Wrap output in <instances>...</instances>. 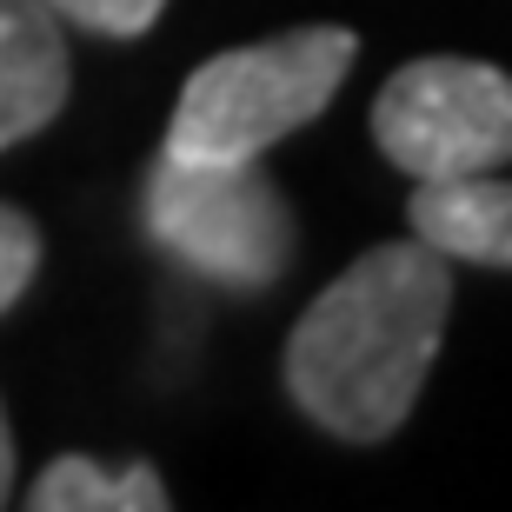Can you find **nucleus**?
<instances>
[{
	"instance_id": "f257e3e1",
	"label": "nucleus",
	"mask_w": 512,
	"mask_h": 512,
	"mask_svg": "<svg viewBox=\"0 0 512 512\" xmlns=\"http://www.w3.org/2000/svg\"><path fill=\"white\" fill-rule=\"evenodd\" d=\"M426 240L373 247L300 313L286 340V393L320 433L373 446L406 426L439 360L453 273Z\"/></svg>"
},
{
	"instance_id": "f03ea898",
	"label": "nucleus",
	"mask_w": 512,
	"mask_h": 512,
	"mask_svg": "<svg viewBox=\"0 0 512 512\" xmlns=\"http://www.w3.org/2000/svg\"><path fill=\"white\" fill-rule=\"evenodd\" d=\"M360 54V40L346 27H293V34L227 47L200 60L173 100L167 147L180 160H260L280 147L286 133L326 114V100L340 94L346 67Z\"/></svg>"
},
{
	"instance_id": "7ed1b4c3",
	"label": "nucleus",
	"mask_w": 512,
	"mask_h": 512,
	"mask_svg": "<svg viewBox=\"0 0 512 512\" xmlns=\"http://www.w3.org/2000/svg\"><path fill=\"white\" fill-rule=\"evenodd\" d=\"M147 240L187 273L227 286V293H260L293 260V207L253 160H180L160 153L140 193Z\"/></svg>"
},
{
	"instance_id": "20e7f679",
	"label": "nucleus",
	"mask_w": 512,
	"mask_h": 512,
	"mask_svg": "<svg viewBox=\"0 0 512 512\" xmlns=\"http://www.w3.org/2000/svg\"><path fill=\"white\" fill-rule=\"evenodd\" d=\"M373 140L413 180H466L512 160V74L486 60H406L373 100Z\"/></svg>"
},
{
	"instance_id": "39448f33",
	"label": "nucleus",
	"mask_w": 512,
	"mask_h": 512,
	"mask_svg": "<svg viewBox=\"0 0 512 512\" xmlns=\"http://www.w3.org/2000/svg\"><path fill=\"white\" fill-rule=\"evenodd\" d=\"M74 60L47 0H0V153L34 140L67 107Z\"/></svg>"
},
{
	"instance_id": "423d86ee",
	"label": "nucleus",
	"mask_w": 512,
	"mask_h": 512,
	"mask_svg": "<svg viewBox=\"0 0 512 512\" xmlns=\"http://www.w3.org/2000/svg\"><path fill=\"white\" fill-rule=\"evenodd\" d=\"M406 220H413V240H426L446 260L512 266V180H499V173L419 180Z\"/></svg>"
},
{
	"instance_id": "0eeeda50",
	"label": "nucleus",
	"mask_w": 512,
	"mask_h": 512,
	"mask_svg": "<svg viewBox=\"0 0 512 512\" xmlns=\"http://www.w3.org/2000/svg\"><path fill=\"white\" fill-rule=\"evenodd\" d=\"M27 506L34 512H167L173 493L160 486V473L147 459L107 466V459L67 453L27 486Z\"/></svg>"
},
{
	"instance_id": "6e6552de",
	"label": "nucleus",
	"mask_w": 512,
	"mask_h": 512,
	"mask_svg": "<svg viewBox=\"0 0 512 512\" xmlns=\"http://www.w3.org/2000/svg\"><path fill=\"white\" fill-rule=\"evenodd\" d=\"M67 27H87V34H107V40H133L147 34L153 20L167 14V0H47Z\"/></svg>"
},
{
	"instance_id": "1a4fd4ad",
	"label": "nucleus",
	"mask_w": 512,
	"mask_h": 512,
	"mask_svg": "<svg viewBox=\"0 0 512 512\" xmlns=\"http://www.w3.org/2000/svg\"><path fill=\"white\" fill-rule=\"evenodd\" d=\"M34 273H40V227L0 200V313L34 286Z\"/></svg>"
},
{
	"instance_id": "9d476101",
	"label": "nucleus",
	"mask_w": 512,
	"mask_h": 512,
	"mask_svg": "<svg viewBox=\"0 0 512 512\" xmlns=\"http://www.w3.org/2000/svg\"><path fill=\"white\" fill-rule=\"evenodd\" d=\"M14 499V433H7V406H0V506Z\"/></svg>"
}]
</instances>
